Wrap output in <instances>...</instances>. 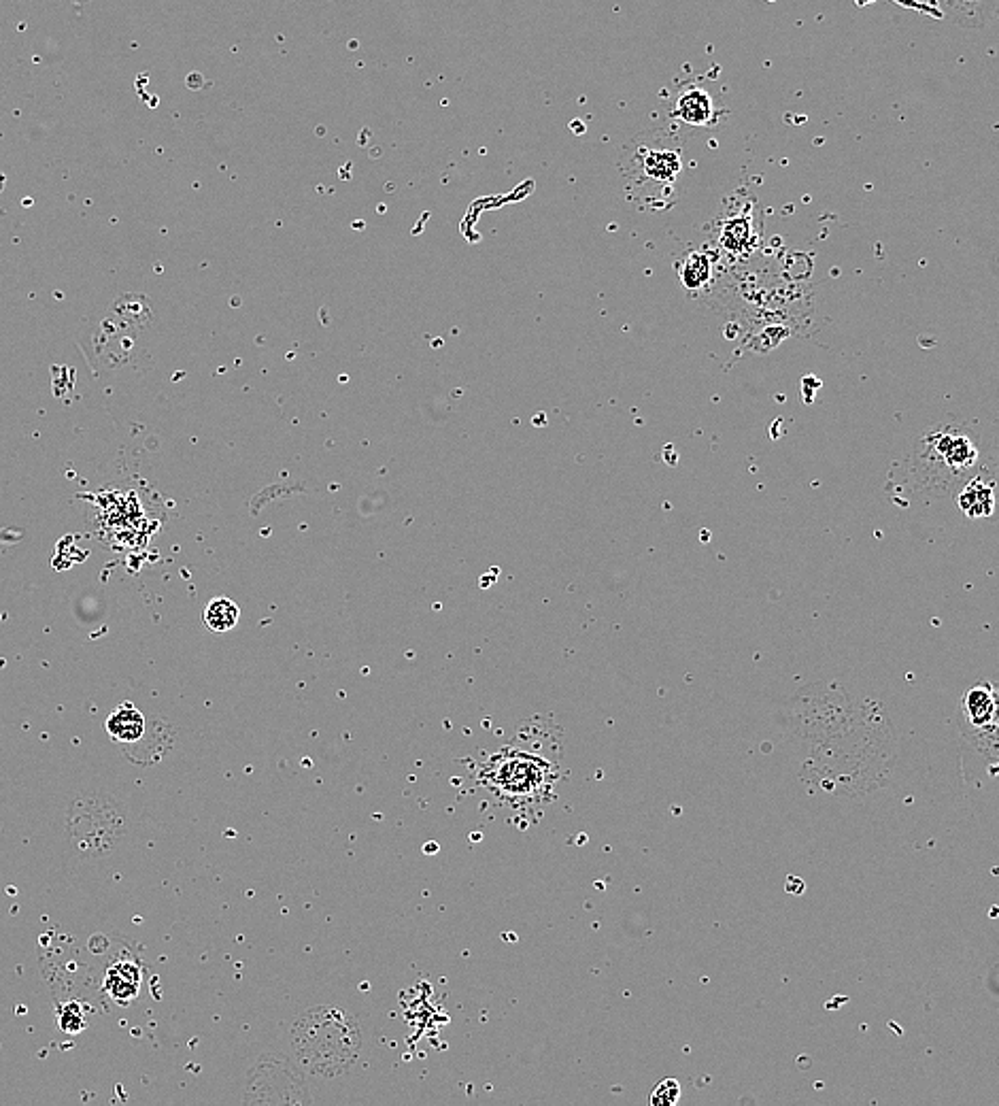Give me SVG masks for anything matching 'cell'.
I'll return each instance as SVG.
<instances>
[{
    "mask_svg": "<svg viewBox=\"0 0 999 1106\" xmlns=\"http://www.w3.org/2000/svg\"><path fill=\"white\" fill-rule=\"evenodd\" d=\"M60 1026L66 1032H79L88 1026V1021L77 1004H69L64 1011H60Z\"/></svg>",
    "mask_w": 999,
    "mask_h": 1106,
    "instance_id": "obj_15",
    "label": "cell"
},
{
    "mask_svg": "<svg viewBox=\"0 0 999 1106\" xmlns=\"http://www.w3.org/2000/svg\"><path fill=\"white\" fill-rule=\"evenodd\" d=\"M239 607L228 598H215L209 602V607L202 611V622L211 632H228L230 628L239 622Z\"/></svg>",
    "mask_w": 999,
    "mask_h": 1106,
    "instance_id": "obj_12",
    "label": "cell"
},
{
    "mask_svg": "<svg viewBox=\"0 0 999 1106\" xmlns=\"http://www.w3.org/2000/svg\"><path fill=\"white\" fill-rule=\"evenodd\" d=\"M919 464L931 475H946L957 481L978 464V447L961 426H936L919 441Z\"/></svg>",
    "mask_w": 999,
    "mask_h": 1106,
    "instance_id": "obj_3",
    "label": "cell"
},
{
    "mask_svg": "<svg viewBox=\"0 0 999 1106\" xmlns=\"http://www.w3.org/2000/svg\"><path fill=\"white\" fill-rule=\"evenodd\" d=\"M959 509L972 519L993 515L997 509V496L993 485L985 479H980V475L976 479H970L968 485L963 488V492L959 494Z\"/></svg>",
    "mask_w": 999,
    "mask_h": 1106,
    "instance_id": "obj_9",
    "label": "cell"
},
{
    "mask_svg": "<svg viewBox=\"0 0 999 1106\" xmlns=\"http://www.w3.org/2000/svg\"><path fill=\"white\" fill-rule=\"evenodd\" d=\"M995 709L997 700L993 681H980L972 685L970 690H965L959 709V726L963 739L972 745L991 726Z\"/></svg>",
    "mask_w": 999,
    "mask_h": 1106,
    "instance_id": "obj_5",
    "label": "cell"
},
{
    "mask_svg": "<svg viewBox=\"0 0 999 1106\" xmlns=\"http://www.w3.org/2000/svg\"><path fill=\"white\" fill-rule=\"evenodd\" d=\"M676 271H679L685 290L689 292L704 290L710 283V279H713V258H710V254H706L704 249L689 251V254L683 256V260L676 264Z\"/></svg>",
    "mask_w": 999,
    "mask_h": 1106,
    "instance_id": "obj_10",
    "label": "cell"
},
{
    "mask_svg": "<svg viewBox=\"0 0 999 1106\" xmlns=\"http://www.w3.org/2000/svg\"><path fill=\"white\" fill-rule=\"evenodd\" d=\"M487 785H494L498 792L509 796H534L549 781V766L532 756L496 758L485 768Z\"/></svg>",
    "mask_w": 999,
    "mask_h": 1106,
    "instance_id": "obj_4",
    "label": "cell"
},
{
    "mask_svg": "<svg viewBox=\"0 0 999 1106\" xmlns=\"http://www.w3.org/2000/svg\"><path fill=\"white\" fill-rule=\"evenodd\" d=\"M995 687V700H997V709H995V715H993V722L991 726L982 732L978 739L972 743V747L982 753V756L989 758V760H999V683H993Z\"/></svg>",
    "mask_w": 999,
    "mask_h": 1106,
    "instance_id": "obj_13",
    "label": "cell"
},
{
    "mask_svg": "<svg viewBox=\"0 0 999 1106\" xmlns=\"http://www.w3.org/2000/svg\"><path fill=\"white\" fill-rule=\"evenodd\" d=\"M679 1100H681V1083L676 1079H666L659 1085H655L649 1098L653 1106H674Z\"/></svg>",
    "mask_w": 999,
    "mask_h": 1106,
    "instance_id": "obj_14",
    "label": "cell"
},
{
    "mask_svg": "<svg viewBox=\"0 0 999 1106\" xmlns=\"http://www.w3.org/2000/svg\"><path fill=\"white\" fill-rule=\"evenodd\" d=\"M107 734L111 741L122 745H134L145 736V717L143 713L132 705V702H122L120 707H115L105 722Z\"/></svg>",
    "mask_w": 999,
    "mask_h": 1106,
    "instance_id": "obj_8",
    "label": "cell"
},
{
    "mask_svg": "<svg viewBox=\"0 0 999 1106\" xmlns=\"http://www.w3.org/2000/svg\"><path fill=\"white\" fill-rule=\"evenodd\" d=\"M107 990L115 1000L130 1002L139 994V968L134 964L113 966L107 975Z\"/></svg>",
    "mask_w": 999,
    "mask_h": 1106,
    "instance_id": "obj_11",
    "label": "cell"
},
{
    "mask_svg": "<svg viewBox=\"0 0 999 1106\" xmlns=\"http://www.w3.org/2000/svg\"><path fill=\"white\" fill-rule=\"evenodd\" d=\"M785 890H787L789 894L800 896V894H804L806 885H804V881L798 879V877H789V879H787V885H785Z\"/></svg>",
    "mask_w": 999,
    "mask_h": 1106,
    "instance_id": "obj_16",
    "label": "cell"
},
{
    "mask_svg": "<svg viewBox=\"0 0 999 1106\" xmlns=\"http://www.w3.org/2000/svg\"><path fill=\"white\" fill-rule=\"evenodd\" d=\"M681 154L679 143L666 132H649L634 141L621 169L636 200L666 203L683 171Z\"/></svg>",
    "mask_w": 999,
    "mask_h": 1106,
    "instance_id": "obj_2",
    "label": "cell"
},
{
    "mask_svg": "<svg viewBox=\"0 0 999 1106\" xmlns=\"http://www.w3.org/2000/svg\"><path fill=\"white\" fill-rule=\"evenodd\" d=\"M670 115L683 124L708 128L717 122L719 109L708 90H704L702 86H687L676 96Z\"/></svg>",
    "mask_w": 999,
    "mask_h": 1106,
    "instance_id": "obj_6",
    "label": "cell"
},
{
    "mask_svg": "<svg viewBox=\"0 0 999 1106\" xmlns=\"http://www.w3.org/2000/svg\"><path fill=\"white\" fill-rule=\"evenodd\" d=\"M989 775H991V777H999V760L989 768Z\"/></svg>",
    "mask_w": 999,
    "mask_h": 1106,
    "instance_id": "obj_17",
    "label": "cell"
},
{
    "mask_svg": "<svg viewBox=\"0 0 999 1106\" xmlns=\"http://www.w3.org/2000/svg\"><path fill=\"white\" fill-rule=\"evenodd\" d=\"M719 245L730 256H749L757 247V232L751 211H738L727 215L719 224Z\"/></svg>",
    "mask_w": 999,
    "mask_h": 1106,
    "instance_id": "obj_7",
    "label": "cell"
},
{
    "mask_svg": "<svg viewBox=\"0 0 999 1106\" xmlns=\"http://www.w3.org/2000/svg\"><path fill=\"white\" fill-rule=\"evenodd\" d=\"M298 1060L321 1077L343 1075L358 1060L362 1049L360 1024L336 1007H319L304 1013L294 1026Z\"/></svg>",
    "mask_w": 999,
    "mask_h": 1106,
    "instance_id": "obj_1",
    "label": "cell"
}]
</instances>
